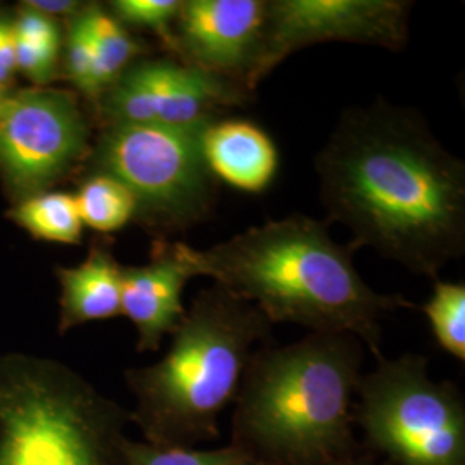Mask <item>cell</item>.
Instances as JSON below:
<instances>
[{
  "instance_id": "obj_1",
  "label": "cell",
  "mask_w": 465,
  "mask_h": 465,
  "mask_svg": "<svg viewBox=\"0 0 465 465\" xmlns=\"http://www.w3.org/2000/svg\"><path fill=\"white\" fill-rule=\"evenodd\" d=\"M314 164L326 223L347 226L357 250L434 280L464 255V161L416 109L384 100L350 107Z\"/></svg>"
},
{
  "instance_id": "obj_2",
  "label": "cell",
  "mask_w": 465,
  "mask_h": 465,
  "mask_svg": "<svg viewBox=\"0 0 465 465\" xmlns=\"http://www.w3.org/2000/svg\"><path fill=\"white\" fill-rule=\"evenodd\" d=\"M190 276H207L255 305L271 324L293 322L319 334H351L381 361L382 317L414 309L401 295L374 292L330 224L292 214L238 232L211 249L173 243Z\"/></svg>"
},
{
  "instance_id": "obj_3",
  "label": "cell",
  "mask_w": 465,
  "mask_h": 465,
  "mask_svg": "<svg viewBox=\"0 0 465 465\" xmlns=\"http://www.w3.org/2000/svg\"><path fill=\"white\" fill-rule=\"evenodd\" d=\"M362 341L311 332L259 349L236 397L234 443L266 465H332L349 449Z\"/></svg>"
},
{
  "instance_id": "obj_4",
  "label": "cell",
  "mask_w": 465,
  "mask_h": 465,
  "mask_svg": "<svg viewBox=\"0 0 465 465\" xmlns=\"http://www.w3.org/2000/svg\"><path fill=\"white\" fill-rule=\"evenodd\" d=\"M271 322L221 284L203 288L173 332L163 361L128 372L132 414L145 441L192 449L219 434L217 417L236 400L243 374Z\"/></svg>"
},
{
  "instance_id": "obj_5",
  "label": "cell",
  "mask_w": 465,
  "mask_h": 465,
  "mask_svg": "<svg viewBox=\"0 0 465 465\" xmlns=\"http://www.w3.org/2000/svg\"><path fill=\"white\" fill-rule=\"evenodd\" d=\"M130 422L69 367L0 357V465H128Z\"/></svg>"
},
{
  "instance_id": "obj_6",
  "label": "cell",
  "mask_w": 465,
  "mask_h": 465,
  "mask_svg": "<svg viewBox=\"0 0 465 465\" xmlns=\"http://www.w3.org/2000/svg\"><path fill=\"white\" fill-rule=\"evenodd\" d=\"M207 126H107L94 153L95 174L111 176L130 190L134 216L166 230H188L211 216L216 205L219 182L202 143Z\"/></svg>"
},
{
  "instance_id": "obj_7",
  "label": "cell",
  "mask_w": 465,
  "mask_h": 465,
  "mask_svg": "<svg viewBox=\"0 0 465 465\" xmlns=\"http://www.w3.org/2000/svg\"><path fill=\"white\" fill-rule=\"evenodd\" d=\"M359 420L369 441L399 465H465L460 391L432 381L428 361L405 353L361 378Z\"/></svg>"
},
{
  "instance_id": "obj_8",
  "label": "cell",
  "mask_w": 465,
  "mask_h": 465,
  "mask_svg": "<svg viewBox=\"0 0 465 465\" xmlns=\"http://www.w3.org/2000/svg\"><path fill=\"white\" fill-rule=\"evenodd\" d=\"M412 5L407 0H266L261 45L243 86L252 94L286 57L316 44L403 50Z\"/></svg>"
},
{
  "instance_id": "obj_9",
  "label": "cell",
  "mask_w": 465,
  "mask_h": 465,
  "mask_svg": "<svg viewBox=\"0 0 465 465\" xmlns=\"http://www.w3.org/2000/svg\"><path fill=\"white\" fill-rule=\"evenodd\" d=\"M88 153V124L67 90L34 88L7 100L0 116V169L17 193L36 195Z\"/></svg>"
},
{
  "instance_id": "obj_10",
  "label": "cell",
  "mask_w": 465,
  "mask_h": 465,
  "mask_svg": "<svg viewBox=\"0 0 465 465\" xmlns=\"http://www.w3.org/2000/svg\"><path fill=\"white\" fill-rule=\"evenodd\" d=\"M264 19V0H183L173 28V52L183 64L243 86Z\"/></svg>"
},
{
  "instance_id": "obj_11",
  "label": "cell",
  "mask_w": 465,
  "mask_h": 465,
  "mask_svg": "<svg viewBox=\"0 0 465 465\" xmlns=\"http://www.w3.org/2000/svg\"><path fill=\"white\" fill-rule=\"evenodd\" d=\"M188 280V269L167 242L155 243L149 264L121 269V314L134 322L140 351H157L163 338L176 331L186 312L182 299Z\"/></svg>"
},
{
  "instance_id": "obj_12",
  "label": "cell",
  "mask_w": 465,
  "mask_h": 465,
  "mask_svg": "<svg viewBox=\"0 0 465 465\" xmlns=\"http://www.w3.org/2000/svg\"><path fill=\"white\" fill-rule=\"evenodd\" d=\"M202 143L214 178L234 190L261 193L278 174L276 143L252 121L216 119L205 128Z\"/></svg>"
},
{
  "instance_id": "obj_13",
  "label": "cell",
  "mask_w": 465,
  "mask_h": 465,
  "mask_svg": "<svg viewBox=\"0 0 465 465\" xmlns=\"http://www.w3.org/2000/svg\"><path fill=\"white\" fill-rule=\"evenodd\" d=\"M121 269L111 249L94 245L80 266L59 269L61 331L121 314Z\"/></svg>"
},
{
  "instance_id": "obj_14",
  "label": "cell",
  "mask_w": 465,
  "mask_h": 465,
  "mask_svg": "<svg viewBox=\"0 0 465 465\" xmlns=\"http://www.w3.org/2000/svg\"><path fill=\"white\" fill-rule=\"evenodd\" d=\"M84 17L94 47L90 99L97 100L116 84L134 57L143 52V45L124 30V25L99 5L84 7Z\"/></svg>"
},
{
  "instance_id": "obj_15",
  "label": "cell",
  "mask_w": 465,
  "mask_h": 465,
  "mask_svg": "<svg viewBox=\"0 0 465 465\" xmlns=\"http://www.w3.org/2000/svg\"><path fill=\"white\" fill-rule=\"evenodd\" d=\"M13 219L36 238L55 243H78L84 232L74 195L61 192L32 195L13 211Z\"/></svg>"
},
{
  "instance_id": "obj_16",
  "label": "cell",
  "mask_w": 465,
  "mask_h": 465,
  "mask_svg": "<svg viewBox=\"0 0 465 465\" xmlns=\"http://www.w3.org/2000/svg\"><path fill=\"white\" fill-rule=\"evenodd\" d=\"M74 200L84 226L94 232H117L124 228L136 213L130 190L105 174L90 176Z\"/></svg>"
},
{
  "instance_id": "obj_17",
  "label": "cell",
  "mask_w": 465,
  "mask_h": 465,
  "mask_svg": "<svg viewBox=\"0 0 465 465\" xmlns=\"http://www.w3.org/2000/svg\"><path fill=\"white\" fill-rule=\"evenodd\" d=\"M422 312L431 322L440 347L459 361H465V284L436 282Z\"/></svg>"
},
{
  "instance_id": "obj_18",
  "label": "cell",
  "mask_w": 465,
  "mask_h": 465,
  "mask_svg": "<svg viewBox=\"0 0 465 465\" xmlns=\"http://www.w3.org/2000/svg\"><path fill=\"white\" fill-rule=\"evenodd\" d=\"M126 459L128 465H243L253 460L245 450L236 445L200 451L178 447H159L134 440H130L126 445Z\"/></svg>"
},
{
  "instance_id": "obj_19",
  "label": "cell",
  "mask_w": 465,
  "mask_h": 465,
  "mask_svg": "<svg viewBox=\"0 0 465 465\" xmlns=\"http://www.w3.org/2000/svg\"><path fill=\"white\" fill-rule=\"evenodd\" d=\"M182 7V0H116L111 2V11L121 25H132L150 30L166 44L174 45V21Z\"/></svg>"
},
{
  "instance_id": "obj_20",
  "label": "cell",
  "mask_w": 465,
  "mask_h": 465,
  "mask_svg": "<svg viewBox=\"0 0 465 465\" xmlns=\"http://www.w3.org/2000/svg\"><path fill=\"white\" fill-rule=\"evenodd\" d=\"M94 71V47L84 23V9L73 16L66 44V74L80 92L90 99Z\"/></svg>"
},
{
  "instance_id": "obj_21",
  "label": "cell",
  "mask_w": 465,
  "mask_h": 465,
  "mask_svg": "<svg viewBox=\"0 0 465 465\" xmlns=\"http://www.w3.org/2000/svg\"><path fill=\"white\" fill-rule=\"evenodd\" d=\"M61 45L30 44L16 38L17 71L38 84H49L55 74Z\"/></svg>"
},
{
  "instance_id": "obj_22",
  "label": "cell",
  "mask_w": 465,
  "mask_h": 465,
  "mask_svg": "<svg viewBox=\"0 0 465 465\" xmlns=\"http://www.w3.org/2000/svg\"><path fill=\"white\" fill-rule=\"evenodd\" d=\"M15 34L17 40L30 44L61 45V35L55 21L30 7H25L15 21Z\"/></svg>"
},
{
  "instance_id": "obj_23",
  "label": "cell",
  "mask_w": 465,
  "mask_h": 465,
  "mask_svg": "<svg viewBox=\"0 0 465 465\" xmlns=\"http://www.w3.org/2000/svg\"><path fill=\"white\" fill-rule=\"evenodd\" d=\"M16 71L15 23L0 17V86H9Z\"/></svg>"
},
{
  "instance_id": "obj_24",
  "label": "cell",
  "mask_w": 465,
  "mask_h": 465,
  "mask_svg": "<svg viewBox=\"0 0 465 465\" xmlns=\"http://www.w3.org/2000/svg\"><path fill=\"white\" fill-rule=\"evenodd\" d=\"M82 4L73 2V0H30L26 7L35 9L45 16H76L84 7Z\"/></svg>"
},
{
  "instance_id": "obj_25",
  "label": "cell",
  "mask_w": 465,
  "mask_h": 465,
  "mask_svg": "<svg viewBox=\"0 0 465 465\" xmlns=\"http://www.w3.org/2000/svg\"><path fill=\"white\" fill-rule=\"evenodd\" d=\"M11 99V94L7 90V86H0V116L4 113V107L7 104V100Z\"/></svg>"
},
{
  "instance_id": "obj_26",
  "label": "cell",
  "mask_w": 465,
  "mask_h": 465,
  "mask_svg": "<svg viewBox=\"0 0 465 465\" xmlns=\"http://www.w3.org/2000/svg\"><path fill=\"white\" fill-rule=\"evenodd\" d=\"M332 465H366V464H361V462H349V460H345V459H343V460H340V462H336V464H332Z\"/></svg>"
},
{
  "instance_id": "obj_27",
  "label": "cell",
  "mask_w": 465,
  "mask_h": 465,
  "mask_svg": "<svg viewBox=\"0 0 465 465\" xmlns=\"http://www.w3.org/2000/svg\"><path fill=\"white\" fill-rule=\"evenodd\" d=\"M243 465H266L262 464V462H257V460H249V462H245Z\"/></svg>"
}]
</instances>
